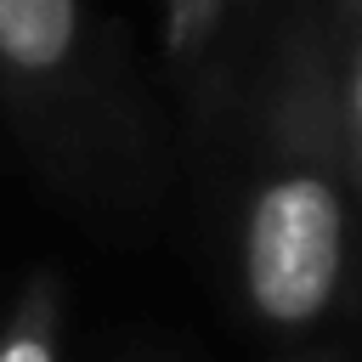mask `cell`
Masks as SVG:
<instances>
[{
  "label": "cell",
  "instance_id": "cell-1",
  "mask_svg": "<svg viewBox=\"0 0 362 362\" xmlns=\"http://www.w3.org/2000/svg\"><path fill=\"white\" fill-rule=\"evenodd\" d=\"M345 192L328 74L300 62L277 96V147L243 209V294L272 328L317 322L345 283Z\"/></svg>",
  "mask_w": 362,
  "mask_h": 362
},
{
  "label": "cell",
  "instance_id": "cell-2",
  "mask_svg": "<svg viewBox=\"0 0 362 362\" xmlns=\"http://www.w3.org/2000/svg\"><path fill=\"white\" fill-rule=\"evenodd\" d=\"M79 45V0H0V68L17 85L57 79Z\"/></svg>",
  "mask_w": 362,
  "mask_h": 362
},
{
  "label": "cell",
  "instance_id": "cell-3",
  "mask_svg": "<svg viewBox=\"0 0 362 362\" xmlns=\"http://www.w3.org/2000/svg\"><path fill=\"white\" fill-rule=\"evenodd\" d=\"M0 362H57V288L51 283H34L6 334H0Z\"/></svg>",
  "mask_w": 362,
  "mask_h": 362
},
{
  "label": "cell",
  "instance_id": "cell-4",
  "mask_svg": "<svg viewBox=\"0 0 362 362\" xmlns=\"http://www.w3.org/2000/svg\"><path fill=\"white\" fill-rule=\"evenodd\" d=\"M334 136H339V164L362 187V34H356L351 62H345V79L334 90Z\"/></svg>",
  "mask_w": 362,
  "mask_h": 362
},
{
  "label": "cell",
  "instance_id": "cell-5",
  "mask_svg": "<svg viewBox=\"0 0 362 362\" xmlns=\"http://www.w3.org/2000/svg\"><path fill=\"white\" fill-rule=\"evenodd\" d=\"M170 11H175V40H198L215 23L221 0H170Z\"/></svg>",
  "mask_w": 362,
  "mask_h": 362
},
{
  "label": "cell",
  "instance_id": "cell-6",
  "mask_svg": "<svg viewBox=\"0 0 362 362\" xmlns=\"http://www.w3.org/2000/svg\"><path fill=\"white\" fill-rule=\"evenodd\" d=\"M356 6H362V0H356Z\"/></svg>",
  "mask_w": 362,
  "mask_h": 362
}]
</instances>
